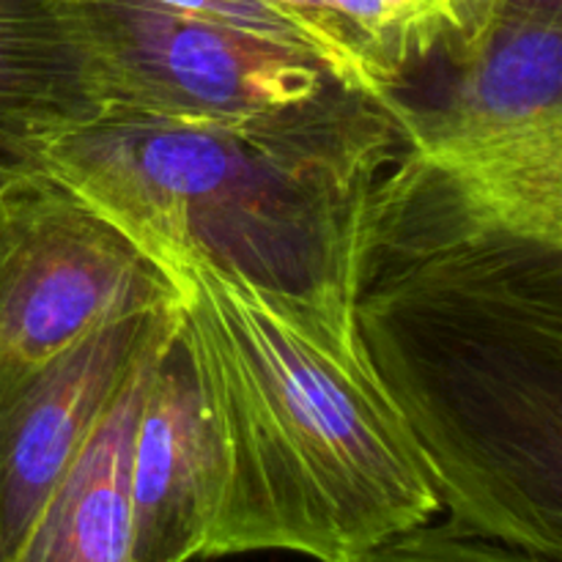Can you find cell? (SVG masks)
<instances>
[{
	"label": "cell",
	"instance_id": "1",
	"mask_svg": "<svg viewBox=\"0 0 562 562\" xmlns=\"http://www.w3.org/2000/svg\"><path fill=\"white\" fill-rule=\"evenodd\" d=\"M351 322L459 530L562 558V241L406 143L368 192Z\"/></svg>",
	"mask_w": 562,
	"mask_h": 562
},
{
	"label": "cell",
	"instance_id": "2",
	"mask_svg": "<svg viewBox=\"0 0 562 562\" xmlns=\"http://www.w3.org/2000/svg\"><path fill=\"white\" fill-rule=\"evenodd\" d=\"M151 258L173 283L176 335L223 461L201 558L357 562L442 510L351 305L269 291L192 252Z\"/></svg>",
	"mask_w": 562,
	"mask_h": 562
},
{
	"label": "cell",
	"instance_id": "3",
	"mask_svg": "<svg viewBox=\"0 0 562 562\" xmlns=\"http://www.w3.org/2000/svg\"><path fill=\"white\" fill-rule=\"evenodd\" d=\"M404 146L387 104L333 82L245 119L108 110L38 140V165L148 258L192 252L269 291L351 305L362 209Z\"/></svg>",
	"mask_w": 562,
	"mask_h": 562
},
{
	"label": "cell",
	"instance_id": "4",
	"mask_svg": "<svg viewBox=\"0 0 562 562\" xmlns=\"http://www.w3.org/2000/svg\"><path fill=\"white\" fill-rule=\"evenodd\" d=\"M437 60V104H395L406 143L519 228L562 241V16L497 11Z\"/></svg>",
	"mask_w": 562,
	"mask_h": 562
},
{
	"label": "cell",
	"instance_id": "5",
	"mask_svg": "<svg viewBox=\"0 0 562 562\" xmlns=\"http://www.w3.org/2000/svg\"><path fill=\"white\" fill-rule=\"evenodd\" d=\"M173 302L159 263L42 165L0 181V368Z\"/></svg>",
	"mask_w": 562,
	"mask_h": 562
},
{
	"label": "cell",
	"instance_id": "6",
	"mask_svg": "<svg viewBox=\"0 0 562 562\" xmlns=\"http://www.w3.org/2000/svg\"><path fill=\"white\" fill-rule=\"evenodd\" d=\"M102 113L245 119L294 108L335 80L311 49L148 0H69Z\"/></svg>",
	"mask_w": 562,
	"mask_h": 562
},
{
	"label": "cell",
	"instance_id": "7",
	"mask_svg": "<svg viewBox=\"0 0 562 562\" xmlns=\"http://www.w3.org/2000/svg\"><path fill=\"white\" fill-rule=\"evenodd\" d=\"M176 333V302L115 318L47 360L0 368V562L33 519L130 373Z\"/></svg>",
	"mask_w": 562,
	"mask_h": 562
},
{
	"label": "cell",
	"instance_id": "8",
	"mask_svg": "<svg viewBox=\"0 0 562 562\" xmlns=\"http://www.w3.org/2000/svg\"><path fill=\"white\" fill-rule=\"evenodd\" d=\"M223 461L179 335L148 371L132 439V562L201 558Z\"/></svg>",
	"mask_w": 562,
	"mask_h": 562
},
{
	"label": "cell",
	"instance_id": "9",
	"mask_svg": "<svg viewBox=\"0 0 562 562\" xmlns=\"http://www.w3.org/2000/svg\"><path fill=\"white\" fill-rule=\"evenodd\" d=\"M165 346L130 373L11 562H132V439L148 371Z\"/></svg>",
	"mask_w": 562,
	"mask_h": 562
},
{
	"label": "cell",
	"instance_id": "10",
	"mask_svg": "<svg viewBox=\"0 0 562 562\" xmlns=\"http://www.w3.org/2000/svg\"><path fill=\"white\" fill-rule=\"evenodd\" d=\"M102 115L69 0H0V130L44 140Z\"/></svg>",
	"mask_w": 562,
	"mask_h": 562
},
{
	"label": "cell",
	"instance_id": "11",
	"mask_svg": "<svg viewBox=\"0 0 562 562\" xmlns=\"http://www.w3.org/2000/svg\"><path fill=\"white\" fill-rule=\"evenodd\" d=\"M373 97L393 110L464 25V0H327Z\"/></svg>",
	"mask_w": 562,
	"mask_h": 562
},
{
	"label": "cell",
	"instance_id": "12",
	"mask_svg": "<svg viewBox=\"0 0 562 562\" xmlns=\"http://www.w3.org/2000/svg\"><path fill=\"white\" fill-rule=\"evenodd\" d=\"M357 562H560L543 554L527 552V549L508 547L494 538L477 536L445 525H417L412 530L398 532L390 541L379 543L376 549Z\"/></svg>",
	"mask_w": 562,
	"mask_h": 562
},
{
	"label": "cell",
	"instance_id": "13",
	"mask_svg": "<svg viewBox=\"0 0 562 562\" xmlns=\"http://www.w3.org/2000/svg\"><path fill=\"white\" fill-rule=\"evenodd\" d=\"M267 3L272 5V9H278L280 14L300 31V36L305 38L307 47L318 55V60L327 66L329 75H333L340 86L373 97L371 82H368L355 49L346 42L338 20H335L333 11H329L327 0H267Z\"/></svg>",
	"mask_w": 562,
	"mask_h": 562
},
{
	"label": "cell",
	"instance_id": "14",
	"mask_svg": "<svg viewBox=\"0 0 562 562\" xmlns=\"http://www.w3.org/2000/svg\"><path fill=\"white\" fill-rule=\"evenodd\" d=\"M148 3L165 5V9L181 11V14L201 16V20L209 22H220V25L239 27V31L252 33V36L272 38V42L291 44V47L311 49L305 38L300 36V31L278 9H272L267 0H148Z\"/></svg>",
	"mask_w": 562,
	"mask_h": 562
},
{
	"label": "cell",
	"instance_id": "15",
	"mask_svg": "<svg viewBox=\"0 0 562 562\" xmlns=\"http://www.w3.org/2000/svg\"><path fill=\"white\" fill-rule=\"evenodd\" d=\"M497 11L562 16V0H464V25H461V31L470 22L481 20L486 14H497Z\"/></svg>",
	"mask_w": 562,
	"mask_h": 562
},
{
	"label": "cell",
	"instance_id": "16",
	"mask_svg": "<svg viewBox=\"0 0 562 562\" xmlns=\"http://www.w3.org/2000/svg\"><path fill=\"white\" fill-rule=\"evenodd\" d=\"M38 165V140L0 130V181Z\"/></svg>",
	"mask_w": 562,
	"mask_h": 562
}]
</instances>
